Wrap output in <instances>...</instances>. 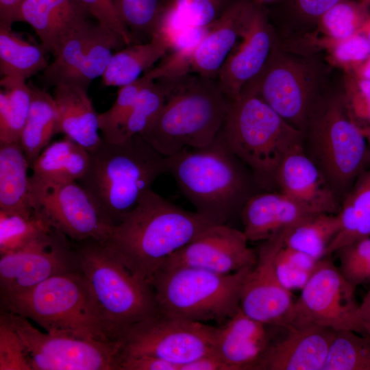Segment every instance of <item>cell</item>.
I'll return each instance as SVG.
<instances>
[{"mask_svg": "<svg viewBox=\"0 0 370 370\" xmlns=\"http://www.w3.org/2000/svg\"><path fill=\"white\" fill-rule=\"evenodd\" d=\"M155 81L164 91L165 102L140 136L166 157L212 143L229 106L217 79L188 73Z\"/></svg>", "mask_w": 370, "mask_h": 370, "instance_id": "2", "label": "cell"}, {"mask_svg": "<svg viewBox=\"0 0 370 370\" xmlns=\"http://www.w3.org/2000/svg\"><path fill=\"white\" fill-rule=\"evenodd\" d=\"M344 84L351 116L366 136L370 132V80L354 73Z\"/></svg>", "mask_w": 370, "mask_h": 370, "instance_id": "45", "label": "cell"}, {"mask_svg": "<svg viewBox=\"0 0 370 370\" xmlns=\"http://www.w3.org/2000/svg\"><path fill=\"white\" fill-rule=\"evenodd\" d=\"M354 73L362 77L370 80V57L361 65L357 67Z\"/></svg>", "mask_w": 370, "mask_h": 370, "instance_id": "53", "label": "cell"}, {"mask_svg": "<svg viewBox=\"0 0 370 370\" xmlns=\"http://www.w3.org/2000/svg\"><path fill=\"white\" fill-rule=\"evenodd\" d=\"M340 230L326 255L370 236V168L358 177L339 210Z\"/></svg>", "mask_w": 370, "mask_h": 370, "instance_id": "30", "label": "cell"}, {"mask_svg": "<svg viewBox=\"0 0 370 370\" xmlns=\"http://www.w3.org/2000/svg\"><path fill=\"white\" fill-rule=\"evenodd\" d=\"M197 212L172 204L151 188L106 241L139 276L149 282L166 260L207 227Z\"/></svg>", "mask_w": 370, "mask_h": 370, "instance_id": "4", "label": "cell"}, {"mask_svg": "<svg viewBox=\"0 0 370 370\" xmlns=\"http://www.w3.org/2000/svg\"><path fill=\"white\" fill-rule=\"evenodd\" d=\"M149 79L143 75L134 82L119 88L113 105L108 110L98 114L99 132L104 140L114 141L132 110L140 89Z\"/></svg>", "mask_w": 370, "mask_h": 370, "instance_id": "43", "label": "cell"}, {"mask_svg": "<svg viewBox=\"0 0 370 370\" xmlns=\"http://www.w3.org/2000/svg\"><path fill=\"white\" fill-rule=\"evenodd\" d=\"M340 225L338 212L317 214L282 232L283 243L285 246L321 260L327 256V249Z\"/></svg>", "mask_w": 370, "mask_h": 370, "instance_id": "33", "label": "cell"}, {"mask_svg": "<svg viewBox=\"0 0 370 370\" xmlns=\"http://www.w3.org/2000/svg\"><path fill=\"white\" fill-rule=\"evenodd\" d=\"M370 14V0H358Z\"/></svg>", "mask_w": 370, "mask_h": 370, "instance_id": "55", "label": "cell"}, {"mask_svg": "<svg viewBox=\"0 0 370 370\" xmlns=\"http://www.w3.org/2000/svg\"><path fill=\"white\" fill-rule=\"evenodd\" d=\"M80 271L75 243L51 227L22 248L1 255V297L20 293L57 275Z\"/></svg>", "mask_w": 370, "mask_h": 370, "instance_id": "14", "label": "cell"}, {"mask_svg": "<svg viewBox=\"0 0 370 370\" xmlns=\"http://www.w3.org/2000/svg\"><path fill=\"white\" fill-rule=\"evenodd\" d=\"M219 134L265 190L275 185L277 171L284 158L304 145L301 131L247 89L229 99Z\"/></svg>", "mask_w": 370, "mask_h": 370, "instance_id": "6", "label": "cell"}, {"mask_svg": "<svg viewBox=\"0 0 370 370\" xmlns=\"http://www.w3.org/2000/svg\"><path fill=\"white\" fill-rule=\"evenodd\" d=\"M91 16L101 25L118 34L127 45L134 44L133 38L116 9L114 0H78Z\"/></svg>", "mask_w": 370, "mask_h": 370, "instance_id": "47", "label": "cell"}, {"mask_svg": "<svg viewBox=\"0 0 370 370\" xmlns=\"http://www.w3.org/2000/svg\"><path fill=\"white\" fill-rule=\"evenodd\" d=\"M355 288L331 260L321 259L295 300L284 328L317 325L366 335L357 317Z\"/></svg>", "mask_w": 370, "mask_h": 370, "instance_id": "13", "label": "cell"}, {"mask_svg": "<svg viewBox=\"0 0 370 370\" xmlns=\"http://www.w3.org/2000/svg\"><path fill=\"white\" fill-rule=\"evenodd\" d=\"M248 242L243 230L228 224L210 225L172 254L160 270L186 267L227 275L252 268L258 251Z\"/></svg>", "mask_w": 370, "mask_h": 370, "instance_id": "18", "label": "cell"}, {"mask_svg": "<svg viewBox=\"0 0 370 370\" xmlns=\"http://www.w3.org/2000/svg\"><path fill=\"white\" fill-rule=\"evenodd\" d=\"M35 213L74 242L106 241L112 227L77 181L42 182L29 177Z\"/></svg>", "mask_w": 370, "mask_h": 370, "instance_id": "15", "label": "cell"}, {"mask_svg": "<svg viewBox=\"0 0 370 370\" xmlns=\"http://www.w3.org/2000/svg\"><path fill=\"white\" fill-rule=\"evenodd\" d=\"M251 269L227 275L186 267L164 269L149 282L159 313L219 325L240 308L242 286Z\"/></svg>", "mask_w": 370, "mask_h": 370, "instance_id": "10", "label": "cell"}, {"mask_svg": "<svg viewBox=\"0 0 370 370\" xmlns=\"http://www.w3.org/2000/svg\"><path fill=\"white\" fill-rule=\"evenodd\" d=\"M339 85L330 82L320 94L303 132L306 153L336 196L346 195L369 164L367 137L352 119L344 85Z\"/></svg>", "mask_w": 370, "mask_h": 370, "instance_id": "5", "label": "cell"}, {"mask_svg": "<svg viewBox=\"0 0 370 370\" xmlns=\"http://www.w3.org/2000/svg\"><path fill=\"white\" fill-rule=\"evenodd\" d=\"M29 162L18 143L0 145V210L35 214L30 200Z\"/></svg>", "mask_w": 370, "mask_h": 370, "instance_id": "27", "label": "cell"}, {"mask_svg": "<svg viewBox=\"0 0 370 370\" xmlns=\"http://www.w3.org/2000/svg\"><path fill=\"white\" fill-rule=\"evenodd\" d=\"M24 344L31 370H117L120 343L42 332L29 319L1 309Z\"/></svg>", "mask_w": 370, "mask_h": 370, "instance_id": "11", "label": "cell"}, {"mask_svg": "<svg viewBox=\"0 0 370 370\" xmlns=\"http://www.w3.org/2000/svg\"><path fill=\"white\" fill-rule=\"evenodd\" d=\"M1 309L34 321L48 333L114 341L106 332L80 271L57 275L20 293L1 297Z\"/></svg>", "mask_w": 370, "mask_h": 370, "instance_id": "8", "label": "cell"}, {"mask_svg": "<svg viewBox=\"0 0 370 370\" xmlns=\"http://www.w3.org/2000/svg\"><path fill=\"white\" fill-rule=\"evenodd\" d=\"M357 317L365 334L370 336V289L358 305Z\"/></svg>", "mask_w": 370, "mask_h": 370, "instance_id": "51", "label": "cell"}, {"mask_svg": "<svg viewBox=\"0 0 370 370\" xmlns=\"http://www.w3.org/2000/svg\"><path fill=\"white\" fill-rule=\"evenodd\" d=\"M253 5L248 0H234L193 48L166 54L150 70V77L156 79L193 73L217 79L240 38Z\"/></svg>", "mask_w": 370, "mask_h": 370, "instance_id": "17", "label": "cell"}, {"mask_svg": "<svg viewBox=\"0 0 370 370\" xmlns=\"http://www.w3.org/2000/svg\"><path fill=\"white\" fill-rule=\"evenodd\" d=\"M168 51L166 41L153 35L149 42L132 44L114 51L101 76L103 84L121 88L134 82Z\"/></svg>", "mask_w": 370, "mask_h": 370, "instance_id": "29", "label": "cell"}, {"mask_svg": "<svg viewBox=\"0 0 370 370\" xmlns=\"http://www.w3.org/2000/svg\"><path fill=\"white\" fill-rule=\"evenodd\" d=\"M286 329L284 338L271 340L254 370H322L334 330L317 325Z\"/></svg>", "mask_w": 370, "mask_h": 370, "instance_id": "21", "label": "cell"}, {"mask_svg": "<svg viewBox=\"0 0 370 370\" xmlns=\"http://www.w3.org/2000/svg\"><path fill=\"white\" fill-rule=\"evenodd\" d=\"M87 88L63 82L54 86L53 97L57 112L56 134H63L89 151L102 140L98 114Z\"/></svg>", "mask_w": 370, "mask_h": 370, "instance_id": "26", "label": "cell"}, {"mask_svg": "<svg viewBox=\"0 0 370 370\" xmlns=\"http://www.w3.org/2000/svg\"><path fill=\"white\" fill-rule=\"evenodd\" d=\"M0 145L20 142L32 93L25 80L3 77L0 81Z\"/></svg>", "mask_w": 370, "mask_h": 370, "instance_id": "34", "label": "cell"}, {"mask_svg": "<svg viewBox=\"0 0 370 370\" xmlns=\"http://www.w3.org/2000/svg\"><path fill=\"white\" fill-rule=\"evenodd\" d=\"M117 370H180L179 366L150 355L120 357Z\"/></svg>", "mask_w": 370, "mask_h": 370, "instance_id": "49", "label": "cell"}, {"mask_svg": "<svg viewBox=\"0 0 370 370\" xmlns=\"http://www.w3.org/2000/svg\"><path fill=\"white\" fill-rule=\"evenodd\" d=\"M330 82L329 65L320 55L295 49L277 35L264 66L242 90L256 93L304 132L314 103Z\"/></svg>", "mask_w": 370, "mask_h": 370, "instance_id": "9", "label": "cell"}, {"mask_svg": "<svg viewBox=\"0 0 370 370\" xmlns=\"http://www.w3.org/2000/svg\"><path fill=\"white\" fill-rule=\"evenodd\" d=\"M165 99L161 86L154 79H149L140 89L132 110L112 143L140 135L158 114Z\"/></svg>", "mask_w": 370, "mask_h": 370, "instance_id": "37", "label": "cell"}, {"mask_svg": "<svg viewBox=\"0 0 370 370\" xmlns=\"http://www.w3.org/2000/svg\"><path fill=\"white\" fill-rule=\"evenodd\" d=\"M320 260L283 245L275 257V269L282 285L289 291L301 290Z\"/></svg>", "mask_w": 370, "mask_h": 370, "instance_id": "42", "label": "cell"}, {"mask_svg": "<svg viewBox=\"0 0 370 370\" xmlns=\"http://www.w3.org/2000/svg\"><path fill=\"white\" fill-rule=\"evenodd\" d=\"M92 18L78 0H24L17 22L28 23L53 56L76 28Z\"/></svg>", "mask_w": 370, "mask_h": 370, "instance_id": "24", "label": "cell"}, {"mask_svg": "<svg viewBox=\"0 0 370 370\" xmlns=\"http://www.w3.org/2000/svg\"><path fill=\"white\" fill-rule=\"evenodd\" d=\"M360 33L362 34L370 42V16L362 26Z\"/></svg>", "mask_w": 370, "mask_h": 370, "instance_id": "54", "label": "cell"}, {"mask_svg": "<svg viewBox=\"0 0 370 370\" xmlns=\"http://www.w3.org/2000/svg\"><path fill=\"white\" fill-rule=\"evenodd\" d=\"M369 16L358 0H345L321 16L317 28L336 42L359 33Z\"/></svg>", "mask_w": 370, "mask_h": 370, "instance_id": "39", "label": "cell"}, {"mask_svg": "<svg viewBox=\"0 0 370 370\" xmlns=\"http://www.w3.org/2000/svg\"><path fill=\"white\" fill-rule=\"evenodd\" d=\"M180 370H229V368L214 352H212L182 365Z\"/></svg>", "mask_w": 370, "mask_h": 370, "instance_id": "50", "label": "cell"}, {"mask_svg": "<svg viewBox=\"0 0 370 370\" xmlns=\"http://www.w3.org/2000/svg\"><path fill=\"white\" fill-rule=\"evenodd\" d=\"M234 0H163V5L175 10L194 26L212 25Z\"/></svg>", "mask_w": 370, "mask_h": 370, "instance_id": "44", "label": "cell"}, {"mask_svg": "<svg viewBox=\"0 0 370 370\" xmlns=\"http://www.w3.org/2000/svg\"><path fill=\"white\" fill-rule=\"evenodd\" d=\"M283 245L282 233L262 241L256 264L243 282L240 308L249 317L267 325L284 327L295 300L281 283L275 269V257Z\"/></svg>", "mask_w": 370, "mask_h": 370, "instance_id": "19", "label": "cell"}, {"mask_svg": "<svg viewBox=\"0 0 370 370\" xmlns=\"http://www.w3.org/2000/svg\"><path fill=\"white\" fill-rule=\"evenodd\" d=\"M42 46L32 43L13 32L0 27V73L3 77L24 80L42 72L49 65Z\"/></svg>", "mask_w": 370, "mask_h": 370, "instance_id": "32", "label": "cell"}, {"mask_svg": "<svg viewBox=\"0 0 370 370\" xmlns=\"http://www.w3.org/2000/svg\"><path fill=\"white\" fill-rule=\"evenodd\" d=\"M217 327L160 313L139 322L118 338L119 358L150 355L180 367L214 352Z\"/></svg>", "mask_w": 370, "mask_h": 370, "instance_id": "12", "label": "cell"}, {"mask_svg": "<svg viewBox=\"0 0 370 370\" xmlns=\"http://www.w3.org/2000/svg\"><path fill=\"white\" fill-rule=\"evenodd\" d=\"M345 0H283L272 24L282 40L312 33L317 29L321 16L330 8Z\"/></svg>", "mask_w": 370, "mask_h": 370, "instance_id": "35", "label": "cell"}, {"mask_svg": "<svg viewBox=\"0 0 370 370\" xmlns=\"http://www.w3.org/2000/svg\"><path fill=\"white\" fill-rule=\"evenodd\" d=\"M114 3L134 44L150 41L162 9L163 0H114Z\"/></svg>", "mask_w": 370, "mask_h": 370, "instance_id": "38", "label": "cell"}, {"mask_svg": "<svg viewBox=\"0 0 370 370\" xmlns=\"http://www.w3.org/2000/svg\"><path fill=\"white\" fill-rule=\"evenodd\" d=\"M210 27L194 26L173 9L162 5L153 36L158 35L166 41L167 53H170L193 48Z\"/></svg>", "mask_w": 370, "mask_h": 370, "instance_id": "40", "label": "cell"}, {"mask_svg": "<svg viewBox=\"0 0 370 370\" xmlns=\"http://www.w3.org/2000/svg\"><path fill=\"white\" fill-rule=\"evenodd\" d=\"M125 46L115 32L89 19L62 42L42 72L40 82L45 88L69 82L88 89L103 75L114 51Z\"/></svg>", "mask_w": 370, "mask_h": 370, "instance_id": "16", "label": "cell"}, {"mask_svg": "<svg viewBox=\"0 0 370 370\" xmlns=\"http://www.w3.org/2000/svg\"><path fill=\"white\" fill-rule=\"evenodd\" d=\"M0 370H31L23 341L0 314Z\"/></svg>", "mask_w": 370, "mask_h": 370, "instance_id": "46", "label": "cell"}, {"mask_svg": "<svg viewBox=\"0 0 370 370\" xmlns=\"http://www.w3.org/2000/svg\"><path fill=\"white\" fill-rule=\"evenodd\" d=\"M317 214L282 192L260 191L243 205L239 217L249 241H264Z\"/></svg>", "mask_w": 370, "mask_h": 370, "instance_id": "23", "label": "cell"}, {"mask_svg": "<svg viewBox=\"0 0 370 370\" xmlns=\"http://www.w3.org/2000/svg\"><path fill=\"white\" fill-rule=\"evenodd\" d=\"M367 139L368 146H369V164H370V132L367 135Z\"/></svg>", "mask_w": 370, "mask_h": 370, "instance_id": "56", "label": "cell"}, {"mask_svg": "<svg viewBox=\"0 0 370 370\" xmlns=\"http://www.w3.org/2000/svg\"><path fill=\"white\" fill-rule=\"evenodd\" d=\"M167 173L195 212L212 225H225L262 188L219 134L210 145L167 157Z\"/></svg>", "mask_w": 370, "mask_h": 370, "instance_id": "1", "label": "cell"}, {"mask_svg": "<svg viewBox=\"0 0 370 370\" xmlns=\"http://www.w3.org/2000/svg\"><path fill=\"white\" fill-rule=\"evenodd\" d=\"M24 0H23V2Z\"/></svg>", "mask_w": 370, "mask_h": 370, "instance_id": "57", "label": "cell"}, {"mask_svg": "<svg viewBox=\"0 0 370 370\" xmlns=\"http://www.w3.org/2000/svg\"><path fill=\"white\" fill-rule=\"evenodd\" d=\"M322 370H370V336L334 330Z\"/></svg>", "mask_w": 370, "mask_h": 370, "instance_id": "36", "label": "cell"}, {"mask_svg": "<svg viewBox=\"0 0 370 370\" xmlns=\"http://www.w3.org/2000/svg\"><path fill=\"white\" fill-rule=\"evenodd\" d=\"M280 192L316 213L339 212L336 196L304 145L282 160L275 178Z\"/></svg>", "mask_w": 370, "mask_h": 370, "instance_id": "22", "label": "cell"}, {"mask_svg": "<svg viewBox=\"0 0 370 370\" xmlns=\"http://www.w3.org/2000/svg\"><path fill=\"white\" fill-rule=\"evenodd\" d=\"M276 38L277 33L268 14L254 3L240 38L216 79L229 99L237 97L243 86L260 73Z\"/></svg>", "mask_w": 370, "mask_h": 370, "instance_id": "20", "label": "cell"}, {"mask_svg": "<svg viewBox=\"0 0 370 370\" xmlns=\"http://www.w3.org/2000/svg\"><path fill=\"white\" fill-rule=\"evenodd\" d=\"M32 99L20 145L30 167L56 134L57 112L53 95L32 82Z\"/></svg>", "mask_w": 370, "mask_h": 370, "instance_id": "31", "label": "cell"}, {"mask_svg": "<svg viewBox=\"0 0 370 370\" xmlns=\"http://www.w3.org/2000/svg\"><path fill=\"white\" fill-rule=\"evenodd\" d=\"M90 152L71 138L55 141L45 147L31 166V179L42 182L79 181L86 173Z\"/></svg>", "mask_w": 370, "mask_h": 370, "instance_id": "28", "label": "cell"}, {"mask_svg": "<svg viewBox=\"0 0 370 370\" xmlns=\"http://www.w3.org/2000/svg\"><path fill=\"white\" fill-rule=\"evenodd\" d=\"M353 285L370 282V260L365 264L345 276Z\"/></svg>", "mask_w": 370, "mask_h": 370, "instance_id": "52", "label": "cell"}, {"mask_svg": "<svg viewBox=\"0 0 370 370\" xmlns=\"http://www.w3.org/2000/svg\"><path fill=\"white\" fill-rule=\"evenodd\" d=\"M267 326L240 308L217 327L214 353L229 370H254L271 341Z\"/></svg>", "mask_w": 370, "mask_h": 370, "instance_id": "25", "label": "cell"}, {"mask_svg": "<svg viewBox=\"0 0 370 370\" xmlns=\"http://www.w3.org/2000/svg\"><path fill=\"white\" fill-rule=\"evenodd\" d=\"M51 227L36 213L25 217L0 210V255L22 248Z\"/></svg>", "mask_w": 370, "mask_h": 370, "instance_id": "41", "label": "cell"}, {"mask_svg": "<svg viewBox=\"0 0 370 370\" xmlns=\"http://www.w3.org/2000/svg\"><path fill=\"white\" fill-rule=\"evenodd\" d=\"M89 152L87 171L77 182L111 227L123 221L168 170L167 157L140 135L118 143L102 138Z\"/></svg>", "mask_w": 370, "mask_h": 370, "instance_id": "3", "label": "cell"}, {"mask_svg": "<svg viewBox=\"0 0 370 370\" xmlns=\"http://www.w3.org/2000/svg\"><path fill=\"white\" fill-rule=\"evenodd\" d=\"M83 274L112 341L159 313L149 282L136 274L106 241L75 242Z\"/></svg>", "mask_w": 370, "mask_h": 370, "instance_id": "7", "label": "cell"}, {"mask_svg": "<svg viewBox=\"0 0 370 370\" xmlns=\"http://www.w3.org/2000/svg\"><path fill=\"white\" fill-rule=\"evenodd\" d=\"M332 53L336 60L351 66L354 71L370 57V42L359 32L334 42Z\"/></svg>", "mask_w": 370, "mask_h": 370, "instance_id": "48", "label": "cell"}]
</instances>
